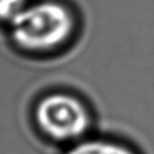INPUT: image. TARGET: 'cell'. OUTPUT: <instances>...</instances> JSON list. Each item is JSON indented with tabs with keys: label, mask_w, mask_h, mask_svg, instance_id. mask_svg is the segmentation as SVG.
Here are the masks:
<instances>
[{
	"label": "cell",
	"mask_w": 154,
	"mask_h": 154,
	"mask_svg": "<svg viewBox=\"0 0 154 154\" xmlns=\"http://www.w3.org/2000/svg\"><path fill=\"white\" fill-rule=\"evenodd\" d=\"M76 29L77 19L67 4L60 0H37L31 1L10 25V36L23 52L43 55L67 46Z\"/></svg>",
	"instance_id": "cell-1"
},
{
	"label": "cell",
	"mask_w": 154,
	"mask_h": 154,
	"mask_svg": "<svg viewBox=\"0 0 154 154\" xmlns=\"http://www.w3.org/2000/svg\"><path fill=\"white\" fill-rule=\"evenodd\" d=\"M35 120L43 134L57 141L77 140L90 126V114L84 102L64 91L42 96L35 106Z\"/></svg>",
	"instance_id": "cell-2"
},
{
	"label": "cell",
	"mask_w": 154,
	"mask_h": 154,
	"mask_svg": "<svg viewBox=\"0 0 154 154\" xmlns=\"http://www.w3.org/2000/svg\"><path fill=\"white\" fill-rule=\"evenodd\" d=\"M66 154H135L126 147L101 140H91L79 142L70 148Z\"/></svg>",
	"instance_id": "cell-3"
},
{
	"label": "cell",
	"mask_w": 154,
	"mask_h": 154,
	"mask_svg": "<svg viewBox=\"0 0 154 154\" xmlns=\"http://www.w3.org/2000/svg\"><path fill=\"white\" fill-rule=\"evenodd\" d=\"M32 0H0V23L10 26Z\"/></svg>",
	"instance_id": "cell-4"
}]
</instances>
